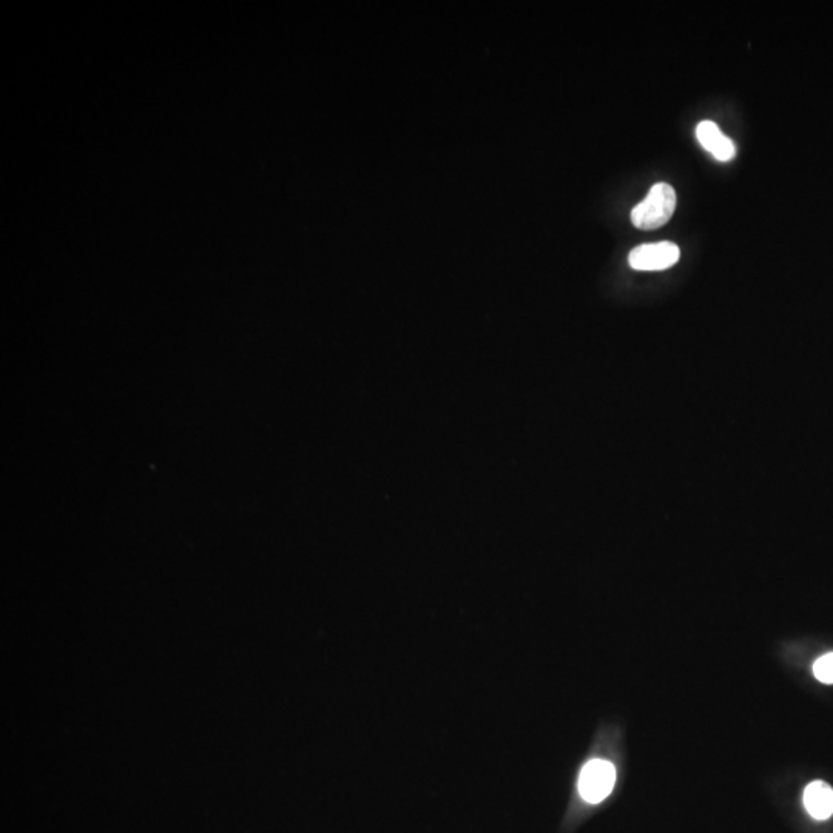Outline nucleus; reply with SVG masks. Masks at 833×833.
<instances>
[{
	"label": "nucleus",
	"mask_w": 833,
	"mask_h": 833,
	"mask_svg": "<svg viewBox=\"0 0 833 833\" xmlns=\"http://www.w3.org/2000/svg\"><path fill=\"white\" fill-rule=\"evenodd\" d=\"M804 807L812 818L828 819L833 815V788L824 781L808 784L804 790Z\"/></svg>",
	"instance_id": "nucleus-5"
},
{
	"label": "nucleus",
	"mask_w": 833,
	"mask_h": 833,
	"mask_svg": "<svg viewBox=\"0 0 833 833\" xmlns=\"http://www.w3.org/2000/svg\"><path fill=\"white\" fill-rule=\"evenodd\" d=\"M676 209V192L665 182L650 189L649 195L631 212V223L636 229L654 230L667 224Z\"/></svg>",
	"instance_id": "nucleus-1"
},
{
	"label": "nucleus",
	"mask_w": 833,
	"mask_h": 833,
	"mask_svg": "<svg viewBox=\"0 0 833 833\" xmlns=\"http://www.w3.org/2000/svg\"><path fill=\"white\" fill-rule=\"evenodd\" d=\"M616 784V768L613 764L604 759H593L585 764L580 772L579 794L587 803H602Z\"/></svg>",
	"instance_id": "nucleus-2"
},
{
	"label": "nucleus",
	"mask_w": 833,
	"mask_h": 833,
	"mask_svg": "<svg viewBox=\"0 0 833 833\" xmlns=\"http://www.w3.org/2000/svg\"><path fill=\"white\" fill-rule=\"evenodd\" d=\"M681 250L670 241L642 245L631 250L629 263L634 270H665L678 263Z\"/></svg>",
	"instance_id": "nucleus-3"
},
{
	"label": "nucleus",
	"mask_w": 833,
	"mask_h": 833,
	"mask_svg": "<svg viewBox=\"0 0 833 833\" xmlns=\"http://www.w3.org/2000/svg\"><path fill=\"white\" fill-rule=\"evenodd\" d=\"M696 138H698L699 144L703 145L710 155H713L714 160L729 162L736 156L734 141L724 135L723 131L719 130L718 124H714L713 120H703L696 129Z\"/></svg>",
	"instance_id": "nucleus-4"
},
{
	"label": "nucleus",
	"mask_w": 833,
	"mask_h": 833,
	"mask_svg": "<svg viewBox=\"0 0 833 833\" xmlns=\"http://www.w3.org/2000/svg\"><path fill=\"white\" fill-rule=\"evenodd\" d=\"M814 674L823 683H833V653L824 654L815 662Z\"/></svg>",
	"instance_id": "nucleus-6"
}]
</instances>
